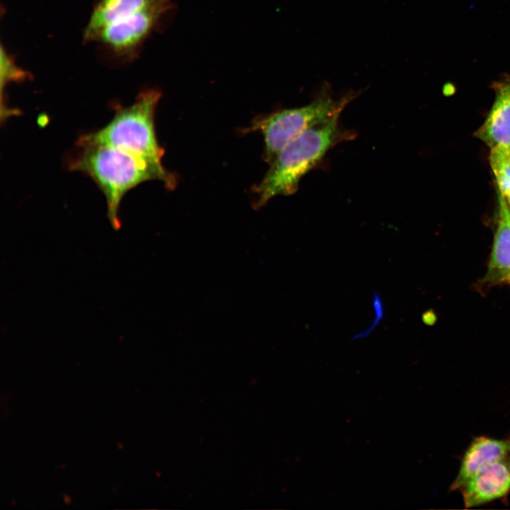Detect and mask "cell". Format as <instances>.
<instances>
[{"mask_svg":"<svg viewBox=\"0 0 510 510\" xmlns=\"http://www.w3.org/2000/svg\"><path fill=\"white\" fill-rule=\"evenodd\" d=\"M339 117L307 129L278 152L266 176L254 188L256 207H261L276 196L295 193L301 178L331 147L349 136L340 129Z\"/></svg>","mask_w":510,"mask_h":510,"instance_id":"cell-3","label":"cell"},{"mask_svg":"<svg viewBox=\"0 0 510 510\" xmlns=\"http://www.w3.org/2000/svg\"><path fill=\"white\" fill-rule=\"evenodd\" d=\"M172 6L170 0H162L149 7L125 13L101 28L93 40L101 42L118 55L131 56Z\"/></svg>","mask_w":510,"mask_h":510,"instance_id":"cell-5","label":"cell"},{"mask_svg":"<svg viewBox=\"0 0 510 510\" xmlns=\"http://www.w3.org/2000/svg\"><path fill=\"white\" fill-rule=\"evenodd\" d=\"M28 76V74L18 67L11 57L1 48V93L3 96L4 89L11 81H22Z\"/></svg>","mask_w":510,"mask_h":510,"instance_id":"cell-12","label":"cell"},{"mask_svg":"<svg viewBox=\"0 0 510 510\" xmlns=\"http://www.w3.org/2000/svg\"><path fill=\"white\" fill-rule=\"evenodd\" d=\"M508 281H509V282L510 283V278H509V280H508Z\"/></svg>","mask_w":510,"mask_h":510,"instance_id":"cell-13","label":"cell"},{"mask_svg":"<svg viewBox=\"0 0 510 510\" xmlns=\"http://www.w3.org/2000/svg\"><path fill=\"white\" fill-rule=\"evenodd\" d=\"M459 491L466 509L497 500L506 503L510 493V457L484 467Z\"/></svg>","mask_w":510,"mask_h":510,"instance_id":"cell-6","label":"cell"},{"mask_svg":"<svg viewBox=\"0 0 510 510\" xmlns=\"http://www.w3.org/2000/svg\"><path fill=\"white\" fill-rule=\"evenodd\" d=\"M492 87L495 94L492 106L475 136L490 149L510 148V74H503Z\"/></svg>","mask_w":510,"mask_h":510,"instance_id":"cell-7","label":"cell"},{"mask_svg":"<svg viewBox=\"0 0 510 510\" xmlns=\"http://www.w3.org/2000/svg\"><path fill=\"white\" fill-rule=\"evenodd\" d=\"M509 457L510 436L504 438L485 436L475 437L463 454L458 472L449 487V492L459 490L480 470Z\"/></svg>","mask_w":510,"mask_h":510,"instance_id":"cell-8","label":"cell"},{"mask_svg":"<svg viewBox=\"0 0 510 510\" xmlns=\"http://www.w3.org/2000/svg\"><path fill=\"white\" fill-rule=\"evenodd\" d=\"M162 96L159 91L141 92L128 106H113V118L102 128L79 137L76 144L110 145L135 154L151 164L176 187V178L163 166L164 149L154 128L155 111Z\"/></svg>","mask_w":510,"mask_h":510,"instance_id":"cell-2","label":"cell"},{"mask_svg":"<svg viewBox=\"0 0 510 510\" xmlns=\"http://www.w3.org/2000/svg\"><path fill=\"white\" fill-rule=\"evenodd\" d=\"M497 226L487 270L482 283L494 285L510 278V209L498 193Z\"/></svg>","mask_w":510,"mask_h":510,"instance_id":"cell-9","label":"cell"},{"mask_svg":"<svg viewBox=\"0 0 510 510\" xmlns=\"http://www.w3.org/2000/svg\"><path fill=\"white\" fill-rule=\"evenodd\" d=\"M489 162L498 193L510 209V148L502 146L491 148Z\"/></svg>","mask_w":510,"mask_h":510,"instance_id":"cell-11","label":"cell"},{"mask_svg":"<svg viewBox=\"0 0 510 510\" xmlns=\"http://www.w3.org/2000/svg\"><path fill=\"white\" fill-rule=\"evenodd\" d=\"M159 0H100L94 7L84 38L92 41L96 34L110 23L117 16L128 10L152 5Z\"/></svg>","mask_w":510,"mask_h":510,"instance_id":"cell-10","label":"cell"},{"mask_svg":"<svg viewBox=\"0 0 510 510\" xmlns=\"http://www.w3.org/2000/svg\"><path fill=\"white\" fill-rule=\"evenodd\" d=\"M356 94L348 93L334 99L328 85L310 103L299 108L284 109L256 119L246 131H260L265 144L264 155L272 162L278 152L298 135L317 125L340 115Z\"/></svg>","mask_w":510,"mask_h":510,"instance_id":"cell-4","label":"cell"},{"mask_svg":"<svg viewBox=\"0 0 510 510\" xmlns=\"http://www.w3.org/2000/svg\"><path fill=\"white\" fill-rule=\"evenodd\" d=\"M76 152L67 162L68 169L89 176L105 196L107 216L115 230L121 227L119 211L125 194L140 183L159 180L164 187H175L145 159L115 147L99 144H76Z\"/></svg>","mask_w":510,"mask_h":510,"instance_id":"cell-1","label":"cell"}]
</instances>
